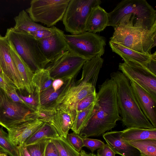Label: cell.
<instances>
[{
  "label": "cell",
  "instance_id": "obj_1",
  "mask_svg": "<svg viewBox=\"0 0 156 156\" xmlns=\"http://www.w3.org/2000/svg\"><path fill=\"white\" fill-rule=\"evenodd\" d=\"M98 88L92 116L79 134L83 138L102 135L114 128L117 122L121 119L115 82L108 78Z\"/></svg>",
  "mask_w": 156,
  "mask_h": 156
},
{
  "label": "cell",
  "instance_id": "obj_2",
  "mask_svg": "<svg viewBox=\"0 0 156 156\" xmlns=\"http://www.w3.org/2000/svg\"><path fill=\"white\" fill-rule=\"evenodd\" d=\"M103 62L99 55L87 60L82 67L81 78L57 100L55 109L68 112L75 117L77 103L87 96L96 93V84Z\"/></svg>",
  "mask_w": 156,
  "mask_h": 156
},
{
  "label": "cell",
  "instance_id": "obj_3",
  "mask_svg": "<svg viewBox=\"0 0 156 156\" xmlns=\"http://www.w3.org/2000/svg\"><path fill=\"white\" fill-rule=\"evenodd\" d=\"M108 26L119 24L151 30L156 28V11L145 0H124L108 13Z\"/></svg>",
  "mask_w": 156,
  "mask_h": 156
},
{
  "label": "cell",
  "instance_id": "obj_4",
  "mask_svg": "<svg viewBox=\"0 0 156 156\" xmlns=\"http://www.w3.org/2000/svg\"><path fill=\"white\" fill-rule=\"evenodd\" d=\"M110 77L116 84L118 104L122 125L127 128L156 129L140 109L129 80L119 71L112 73Z\"/></svg>",
  "mask_w": 156,
  "mask_h": 156
},
{
  "label": "cell",
  "instance_id": "obj_5",
  "mask_svg": "<svg viewBox=\"0 0 156 156\" xmlns=\"http://www.w3.org/2000/svg\"><path fill=\"white\" fill-rule=\"evenodd\" d=\"M16 51L34 73L45 68L49 63L41 52L37 40L28 33L7 29L5 36Z\"/></svg>",
  "mask_w": 156,
  "mask_h": 156
},
{
  "label": "cell",
  "instance_id": "obj_6",
  "mask_svg": "<svg viewBox=\"0 0 156 156\" xmlns=\"http://www.w3.org/2000/svg\"><path fill=\"white\" fill-rule=\"evenodd\" d=\"M110 41L135 51L150 54L156 45V28L149 30L142 28L119 24Z\"/></svg>",
  "mask_w": 156,
  "mask_h": 156
},
{
  "label": "cell",
  "instance_id": "obj_7",
  "mask_svg": "<svg viewBox=\"0 0 156 156\" xmlns=\"http://www.w3.org/2000/svg\"><path fill=\"white\" fill-rule=\"evenodd\" d=\"M68 50L86 59L90 60L104 53L105 38L96 33L86 31L77 34H65Z\"/></svg>",
  "mask_w": 156,
  "mask_h": 156
},
{
  "label": "cell",
  "instance_id": "obj_8",
  "mask_svg": "<svg viewBox=\"0 0 156 156\" xmlns=\"http://www.w3.org/2000/svg\"><path fill=\"white\" fill-rule=\"evenodd\" d=\"M70 0H33L26 11L35 22L48 27L62 20Z\"/></svg>",
  "mask_w": 156,
  "mask_h": 156
},
{
  "label": "cell",
  "instance_id": "obj_9",
  "mask_svg": "<svg viewBox=\"0 0 156 156\" xmlns=\"http://www.w3.org/2000/svg\"><path fill=\"white\" fill-rule=\"evenodd\" d=\"M101 3L100 0H70L62 19L66 30L71 34L86 32V23L92 9Z\"/></svg>",
  "mask_w": 156,
  "mask_h": 156
},
{
  "label": "cell",
  "instance_id": "obj_10",
  "mask_svg": "<svg viewBox=\"0 0 156 156\" xmlns=\"http://www.w3.org/2000/svg\"><path fill=\"white\" fill-rule=\"evenodd\" d=\"M34 112L25 105L13 102L5 90L0 88V125L7 130L34 120Z\"/></svg>",
  "mask_w": 156,
  "mask_h": 156
},
{
  "label": "cell",
  "instance_id": "obj_11",
  "mask_svg": "<svg viewBox=\"0 0 156 156\" xmlns=\"http://www.w3.org/2000/svg\"><path fill=\"white\" fill-rule=\"evenodd\" d=\"M119 69L131 82L141 87L156 99V75L147 67L130 62L119 63Z\"/></svg>",
  "mask_w": 156,
  "mask_h": 156
},
{
  "label": "cell",
  "instance_id": "obj_12",
  "mask_svg": "<svg viewBox=\"0 0 156 156\" xmlns=\"http://www.w3.org/2000/svg\"><path fill=\"white\" fill-rule=\"evenodd\" d=\"M87 60L68 50L45 68L53 79L76 77Z\"/></svg>",
  "mask_w": 156,
  "mask_h": 156
},
{
  "label": "cell",
  "instance_id": "obj_13",
  "mask_svg": "<svg viewBox=\"0 0 156 156\" xmlns=\"http://www.w3.org/2000/svg\"><path fill=\"white\" fill-rule=\"evenodd\" d=\"M0 66L3 75L18 90H25L23 81L11 56L9 43L0 34Z\"/></svg>",
  "mask_w": 156,
  "mask_h": 156
},
{
  "label": "cell",
  "instance_id": "obj_14",
  "mask_svg": "<svg viewBox=\"0 0 156 156\" xmlns=\"http://www.w3.org/2000/svg\"><path fill=\"white\" fill-rule=\"evenodd\" d=\"M65 34L63 31L56 27L51 36L37 40L40 50L49 64L68 51Z\"/></svg>",
  "mask_w": 156,
  "mask_h": 156
},
{
  "label": "cell",
  "instance_id": "obj_15",
  "mask_svg": "<svg viewBox=\"0 0 156 156\" xmlns=\"http://www.w3.org/2000/svg\"><path fill=\"white\" fill-rule=\"evenodd\" d=\"M137 103L145 116L156 128V99L136 83L130 81Z\"/></svg>",
  "mask_w": 156,
  "mask_h": 156
},
{
  "label": "cell",
  "instance_id": "obj_16",
  "mask_svg": "<svg viewBox=\"0 0 156 156\" xmlns=\"http://www.w3.org/2000/svg\"><path fill=\"white\" fill-rule=\"evenodd\" d=\"M44 122L35 119L22 122L7 130L9 140L18 147L24 144L26 140L39 129Z\"/></svg>",
  "mask_w": 156,
  "mask_h": 156
},
{
  "label": "cell",
  "instance_id": "obj_17",
  "mask_svg": "<svg viewBox=\"0 0 156 156\" xmlns=\"http://www.w3.org/2000/svg\"><path fill=\"white\" fill-rule=\"evenodd\" d=\"M121 131H112L104 134L107 144L115 152L122 156H141L140 151L127 142L122 140Z\"/></svg>",
  "mask_w": 156,
  "mask_h": 156
},
{
  "label": "cell",
  "instance_id": "obj_18",
  "mask_svg": "<svg viewBox=\"0 0 156 156\" xmlns=\"http://www.w3.org/2000/svg\"><path fill=\"white\" fill-rule=\"evenodd\" d=\"M76 77L66 78L62 86L55 91L52 86L39 94V108L55 109L57 100L75 83Z\"/></svg>",
  "mask_w": 156,
  "mask_h": 156
},
{
  "label": "cell",
  "instance_id": "obj_19",
  "mask_svg": "<svg viewBox=\"0 0 156 156\" xmlns=\"http://www.w3.org/2000/svg\"><path fill=\"white\" fill-rule=\"evenodd\" d=\"M109 44L112 51L119 55L124 62H130L147 67L151 60L152 54L140 53L110 41Z\"/></svg>",
  "mask_w": 156,
  "mask_h": 156
},
{
  "label": "cell",
  "instance_id": "obj_20",
  "mask_svg": "<svg viewBox=\"0 0 156 156\" xmlns=\"http://www.w3.org/2000/svg\"><path fill=\"white\" fill-rule=\"evenodd\" d=\"M108 13L100 5L92 9L86 24V31L96 33L103 30L108 26Z\"/></svg>",
  "mask_w": 156,
  "mask_h": 156
},
{
  "label": "cell",
  "instance_id": "obj_21",
  "mask_svg": "<svg viewBox=\"0 0 156 156\" xmlns=\"http://www.w3.org/2000/svg\"><path fill=\"white\" fill-rule=\"evenodd\" d=\"M9 43L10 53L23 81L25 91L29 93H33L35 90L32 82L34 73L18 55L12 44Z\"/></svg>",
  "mask_w": 156,
  "mask_h": 156
},
{
  "label": "cell",
  "instance_id": "obj_22",
  "mask_svg": "<svg viewBox=\"0 0 156 156\" xmlns=\"http://www.w3.org/2000/svg\"><path fill=\"white\" fill-rule=\"evenodd\" d=\"M74 121L73 118L69 112L62 109H58L56 110L50 124L55 127L60 136L66 138Z\"/></svg>",
  "mask_w": 156,
  "mask_h": 156
},
{
  "label": "cell",
  "instance_id": "obj_23",
  "mask_svg": "<svg viewBox=\"0 0 156 156\" xmlns=\"http://www.w3.org/2000/svg\"><path fill=\"white\" fill-rule=\"evenodd\" d=\"M14 20L15 25L13 27L15 30L29 34L46 27L34 21L24 10L20 11Z\"/></svg>",
  "mask_w": 156,
  "mask_h": 156
},
{
  "label": "cell",
  "instance_id": "obj_24",
  "mask_svg": "<svg viewBox=\"0 0 156 156\" xmlns=\"http://www.w3.org/2000/svg\"><path fill=\"white\" fill-rule=\"evenodd\" d=\"M120 137L122 140L127 142L147 139L156 140V129L128 128L121 131Z\"/></svg>",
  "mask_w": 156,
  "mask_h": 156
},
{
  "label": "cell",
  "instance_id": "obj_25",
  "mask_svg": "<svg viewBox=\"0 0 156 156\" xmlns=\"http://www.w3.org/2000/svg\"><path fill=\"white\" fill-rule=\"evenodd\" d=\"M60 136L55 127L50 123L44 122L42 126L24 142L25 146L45 140L57 139Z\"/></svg>",
  "mask_w": 156,
  "mask_h": 156
},
{
  "label": "cell",
  "instance_id": "obj_26",
  "mask_svg": "<svg viewBox=\"0 0 156 156\" xmlns=\"http://www.w3.org/2000/svg\"><path fill=\"white\" fill-rule=\"evenodd\" d=\"M54 80L46 69L37 71L34 73L32 80L35 90L40 93L50 87Z\"/></svg>",
  "mask_w": 156,
  "mask_h": 156
},
{
  "label": "cell",
  "instance_id": "obj_27",
  "mask_svg": "<svg viewBox=\"0 0 156 156\" xmlns=\"http://www.w3.org/2000/svg\"><path fill=\"white\" fill-rule=\"evenodd\" d=\"M127 142L136 148L141 156H156V140L147 139Z\"/></svg>",
  "mask_w": 156,
  "mask_h": 156
},
{
  "label": "cell",
  "instance_id": "obj_28",
  "mask_svg": "<svg viewBox=\"0 0 156 156\" xmlns=\"http://www.w3.org/2000/svg\"><path fill=\"white\" fill-rule=\"evenodd\" d=\"M94 102L86 109L76 114L71 129L73 132L79 134L81 130L86 126L92 114Z\"/></svg>",
  "mask_w": 156,
  "mask_h": 156
},
{
  "label": "cell",
  "instance_id": "obj_29",
  "mask_svg": "<svg viewBox=\"0 0 156 156\" xmlns=\"http://www.w3.org/2000/svg\"><path fill=\"white\" fill-rule=\"evenodd\" d=\"M56 147L60 156H80V154L69 144L66 138L63 137L51 140Z\"/></svg>",
  "mask_w": 156,
  "mask_h": 156
},
{
  "label": "cell",
  "instance_id": "obj_30",
  "mask_svg": "<svg viewBox=\"0 0 156 156\" xmlns=\"http://www.w3.org/2000/svg\"><path fill=\"white\" fill-rule=\"evenodd\" d=\"M19 91L20 92L17 93L18 94L26 105L32 111H37L40 107L39 93L35 90L31 93H28L25 90H21L24 94L20 91Z\"/></svg>",
  "mask_w": 156,
  "mask_h": 156
},
{
  "label": "cell",
  "instance_id": "obj_31",
  "mask_svg": "<svg viewBox=\"0 0 156 156\" xmlns=\"http://www.w3.org/2000/svg\"><path fill=\"white\" fill-rule=\"evenodd\" d=\"M0 146L7 152L10 156H18V147L13 145L8 137V133L0 128Z\"/></svg>",
  "mask_w": 156,
  "mask_h": 156
},
{
  "label": "cell",
  "instance_id": "obj_32",
  "mask_svg": "<svg viewBox=\"0 0 156 156\" xmlns=\"http://www.w3.org/2000/svg\"><path fill=\"white\" fill-rule=\"evenodd\" d=\"M49 140H42L25 146L31 156H44L45 148Z\"/></svg>",
  "mask_w": 156,
  "mask_h": 156
},
{
  "label": "cell",
  "instance_id": "obj_33",
  "mask_svg": "<svg viewBox=\"0 0 156 156\" xmlns=\"http://www.w3.org/2000/svg\"><path fill=\"white\" fill-rule=\"evenodd\" d=\"M55 111L56 110L55 109L39 108L37 111L34 112V119H38L44 122L50 123Z\"/></svg>",
  "mask_w": 156,
  "mask_h": 156
},
{
  "label": "cell",
  "instance_id": "obj_34",
  "mask_svg": "<svg viewBox=\"0 0 156 156\" xmlns=\"http://www.w3.org/2000/svg\"><path fill=\"white\" fill-rule=\"evenodd\" d=\"M66 139L69 144L78 152L80 153L84 147L83 138L79 134L74 132L68 133Z\"/></svg>",
  "mask_w": 156,
  "mask_h": 156
},
{
  "label": "cell",
  "instance_id": "obj_35",
  "mask_svg": "<svg viewBox=\"0 0 156 156\" xmlns=\"http://www.w3.org/2000/svg\"><path fill=\"white\" fill-rule=\"evenodd\" d=\"M96 94L95 93L88 95L78 102L75 107L76 114L86 109L94 103L96 99Z\"/></svg>",
  "mask_w": 156,
  "mask_h": 156
},
{
  "label": "cell",
  "instance_id": "obj_36",
  "mask_svg": "<svg viewBox=\"0 0 156 156\" xmlns=\"http://www.w3.org/2000/svg\"><path fill=\"white\" fill-rule=\"evenodd\" d=\"M56 28L54 26L50 27H46L44 29L37 30L30 34L37 40L45 38L52 35L55 31Z\"/></svg>",
  "mask_w": 156,
  "mask_h": 156
},
{
  "label": "cell",
  "instance_id": "obj_37",
  "mask_svg": "<svg viewBox=\"0 0 156 156\" xmlns=\"http://www.w3.org/2000/svg\"><path fill=\"white\" fill-rule=\"evenodd\" d=\"M84 147H87L91 151L92 153L96 150L100 148L105 144L101 140L88 138H83Z\"/></svg>",
  "mask_w": 156,
  "mask_h": 156
},
{
  "label": "cell",
  "instance_id": "obj_38",
  "mask_svg": "<svg viewBox=\"0 0 156 156\" xmlns=\"http://www.w3.org/2000/svg\"><path fill=\"white\" fill-rule=\"evenodd\" d=\"M44 156H60L58 151L51 140L47 142L44 151Z\"/></svg>",
  "mask_w": 156,
  "mask_h": 156
},
{
  "label": "cell",
  "instance_id": "obj_39",
  "mask_svg": "<svg viewBox=\"0 0 156 156\" xmlns=\"http://www.w3.org/2000/svg\"><path fill=\"white\" fill-rule=\"evenodd\" d=\"M17 90L16 88H14L8 90L6 92L9 97L13 102L26 105L24 102L19 96Z\"/></svg>",
  "mask_w": 156,
  "mask_h": 156
},
{
  "label": "cell",
  "instance_id": "obj_40",
  "mask_svg": "<svg viewBox=\"0 0 156 156\" xmlns=\"http://www.w3.org/2000/svg\"><path fill=\"white\" fill-rule=\"evenodd\" d=\"M115 154L107 144L98 149L97 156H115Z\"/></svg>",
  "mask_w": 156,
  "mask_h": 156
},
{
  "label": "cell",
  "instance_id": "obj_41",
  "mask_svg": "<svg viewBox=\"0 0 156 156\" xmlns=\"http://www.w3.org/2000/svg\"><path fill=\"white\" fill-rule=\"evenodd\" d=\"M0 88L4 90L5 92L8 90H10L14 88H16L12 84L9 83L6 79L0 75Z\"/></svg>",
  "mask_w": 156,
  "mask_h": 156
},
{
  "label": "cell",
  "instance_id": "obj_42",
  "mask_svg": "<svg viewBox=\"0 0 156 156\" xmlns=\"http://www.w3.org/2000/svg\"><path fill=\"white\" fill-rule=\"evenodd\" d=\"M147 67L154 74L156 75V52L152 54L150 61L148 64Z\"/></svg>",
  "mask_w": 156,
  "mask_h": 156
},
{
  "label": "cell",
  "instance_id": "obj_43",
  "mask_svg": "<svg viewBox=\"0 0 156 156\" xmlns=\"http://www.w3.org/2000/svg\"><path fill=\"white\" fill-rule=\"evenodd\" d=\"M65 78H57L54 79L51 86L55 91L60 89L63 85L65 82Z\"/></svg>",
  "mask_w": 156,
  "mask_h": 156
},
{
  "label": "cell",
  "instance_id": "obj_44",
  "mask_svg": "<svg viewBox=\"0 0 156 156\" xmlns=\"http://www.w3.org/2000/svg\"><path fill=\"white\" fill-rule=\"evenodd\" d=\"M18 156H31L23 144L18 146Z\"/></svg>",
  "mask_w": 156,
  "mask_h": 156
},
{
  "label": "cell",
  "instance_id": "obj_45",
  "mask_svg": "<svg viewBox=\"0 0 156 156\" xmlns=\"http://www.w3.org/2000/svg\"><path fill=\"white\" fill-rule=\"evenodd\" d=\"M2 154L8 155V154L5 150L0 146V155Z\"/></svg>",
  "mask_w": 156,
  "mask_h": 156
},
{
  "label": "cell",
  "instance_id": "obj_46",
  "mask_svg": "<svg viewBox=\"0 0 156 156\" xmlns=\"http://www.w3.org/2000/svg\"><path fill=\"white\" fill-rule=\"evenodd\" d=\"M0 75H1V76H2L3 77H4V78H5V79H6L8 81V80L3 75L2 72V70H1V67H0Z\"/></svg>",
  "mask_w": 156,
  "mask_h": 156
},
{
  "label": "cell",
  "instance_id": "obj_47",
  "mask_svg": "<svg viewBox=\"0 0 156 156\" xmlns=\"http://www.w3.org/2000/svg\"><path fill=\"white\" fill-rule=\"evenodd\" d=\"M0 156H8L7 155H6V154H2V155H0Z\"/></svg>",
  "mask_w": 156,
  "mask_h": 156
},
{
  "label": "cell",
  "instance_id": "obj_48",
  "mask_svg": "<svg viewBox=\"0 0 156 156\" xmlns=\"http://www.w3.org/2000/svg\"><path fill=\"white\" fill-rule=\"evenodd\" d=\"M80 156H81V155H80Z\"/></svg>",
  "mask_w": 156,
  "mask_h": 156
}]
</instances>
